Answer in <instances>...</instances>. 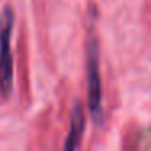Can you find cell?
<instances>
[{
  "instance_id": "1",
  "label": "cell",
  "mask_w": 151,
  "mask_h": 151,
  "mask_svg": "<svg viewBox=\"0 0 151 151\" xmlns=\"http://www.w3.org/2000/svg\"><path fill=\"white\" fill-rule=\"evenodd\" d=\"M86 101L88 111L96 124L104 117V88L101 76V52L96 28L89 26L86 39Z\"/></svg>"
},
{
  "instance_id": "2",
  "label": "cell",
  "mask_w": 151,
  "mask_h": 151,
  "mask_svg": "<svg viewBox=\"0 0 151 151\" xmlns=\"http://www.w3.org/2000/svg\"><path fill=\"white\" fill-rule=\"evenodd\" d=\"M17 15L12 7H5L0 13V94L4 98L15 88V60H13V29Z\"/></svg>"
},
{
  "instance_id": "3",
  "label": "cell",
  "mask_w": 151,
  "mask_h": 151,
  "mask_svg": "<svg viewBox=\"0 0 151 151\" xmlns=\"http://www.w3.org/2000/svg\"><path fill=\"white\" fill-rule=\"evenodd\" d=\"M86 130V114L85 107L80 101L73 104L70 111V122H68V132H67L65 141H63L62 151H78L83 141V135Z\"/></svg>"
},
{
  "instance_id": "4",
  "label": "cell",
  "mask_w": 151,
  "mask_h": 151,
  "mask_svg": "<svg viewBox=\"0 0 151 151\" xmlns=\"http://www.w3.org/2000/svg\"><path fill=\"white\" fill-rule=\"evenodd\" d=\"M125 151H151V125L135 130L125 143Z\"/></svg>"
}]
</instances>
